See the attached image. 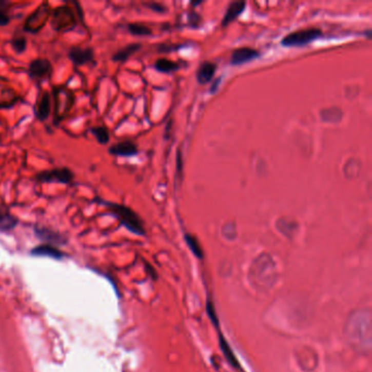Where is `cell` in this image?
<instances>
[{"label": "cell", "mask_w": 372, "mask_h": 372, "mask_svg": "<svg viewBox=\"0 0 372 372\" xmlns=\"http://www.w3.org/2000/svg\"><path fill=\"white\" fill-rule=\"evenodd\" d=\"M95 201H96L99 204L107 207L109 213L112 216H115V218L123 224L129 231H131L139 236L145 235L144 225L141 218L132 209H130V207H128L124 204L105 201L100 198L95 199Z\"/></svg>", "instance_id": "obj_1"}, {"label": "cell", "mask_w": 372, "mask_h": 372, "mask_svg": "<svg viewBox=\"0 0 372 372\" xmlns=\"http://www.w3.org/2000/svg\"><path fill=\"white\" fill-rule=\"evenodd\" d=\"M347 334L355 345L370 346L371 320L369 311H359L354 315L347 324Z\"/></svg>", "instance_id": "obj_2"}, {"label": "cell", "mask_w": 372, "mask_h": 372, "mask_svg": "<svg viewBox=\"0 0 372 372\" xmlns=\"http://www.w3.org/2000/svg\"><path fill=\"white\" fill-rule=\"evenodd\" d=\"M321 34H322L321 30L317 28H308L304 30H299L296 32L289 33L288 35H286L282 40L281 44L283 46H287V47L307 45L309 43L319 38L321 36Z\"/></svg>", "instance_id": "obj_3"}, {"label": "cell", "mask_w": 372, "mask_h": 372, "mask_svg": "<svg viewBox=\"0 0 372 372\" xmlns=\"http://www.w3.org/2000/svg\"><path fill=\"white\" fill-rule=\"evenodd\" d=\"M74 175L68 167H59L47 170H42L35 175V180L38 183H58L63 185H70L73 181Z\"/></svg>", "instance_id": "obj_4"}, {"label": "cell", "mask_w": 372, "mask_h": 372, "mask_svg": "<svg viewBox=\"0 0 372 372\" xmlns=\"http://www.w3.org/2000/svg\"><path fill=\"white\" fill-rule=\"evenodd\" d=\"M76 21L69 7H58L53 12L51 28L56 31L71 30L74 28Z\"/></svg>", "instance_id": "obj_5"}, {"label": "cell", "mask_w": 372, "mask_h": 372, "mask_svg": "<svg viewBox=\"0 0 372 372\" xmlns=\"http://www.w3.org/2000/svg\"><path fill=\"white\" fill-rule=\"evenodd\" d=\"M49 7L47 4H43L41 7L34 11L29 18L25 21L24 24V31L30 33H37L40 32L49 18Z\"/></svg>", "instance_id": "obj_6"}, {"label": "cell", "mask_w": 372, "mask_h": 372, "mask_svg": "<svg viewBox=\"0 0 372 372\" xmlns=\"http://www.w3.org/2000/svg\"><path fill=\"white\" fill-rule=\"evenodd\" d=\"M28 73L33 80H44L53 73V66L46 58L34 59L29 65Z\"/></svg>", "instance_id": "obj_7"}, {"label": "cell", "mask_w": 372, "mask_h": 372, "mask_svg": "<svg viewBox=\"0 0 372 372\" xmlns=\"http://www.w3.org/2000/svg\"><path fill=\"white\" fill-rule=\"evenodd\" d=\"M68 57L75 66H84L90 64L95 65V54L93 48L91 47L82 48L80 46H73L69 49Z\"/></svg>", "instance_id": "obj_8"}, {"label": "cell", "mask_w": 372, "mask_h": 372, "mask_svg": "<svg viewBox=\"0 0 372 372\" xmlns=\"http://www.w3.org/2000/svg\"><path fill=\"white\" fill-rule=\"evenodd\" d=\"M34 233H35V236L38 239L45 241L47 245H51V246L56 247V246H63V245L67 244V238L64 235H62V233H59L58 231L50 229L48 227L35 226L34 227Z\"/></svg>", "instance_id": "obj_9"}, {"label": "cell", "mask_w": 372, "mask_h": 372, "mask_svg": "<svg viewBox=\"0 0 372 372\" xmlns=\"http://www.w3.org/2000/svg\"><path fill=\"white\" fill-rule=\"evenodd\" d=\"M138 146L132 141H121L116 144H112L108 149V153L114 156H123V158H131L138 154Z\"/></svg>", "instance_id": "obj_10"}, {"label": "cell", "mask_w": 372, "mask_h": 372, "mask_svg": "<svg viewBox=\"0 0 372 372\" xmlns=\"http://www.w3.org/2000/svg\"><path fill=\"white\" fill-rule=\"evenodd\" d=\"M260 56L258 50L250 47H240L232 51L230 57V64L233 66H238L251 62V60Z\"/></svg>", "instance_id": "obj_11"}, {"label": "cell", "mask_w": 372, "mask_h": 372, "mask_svg": "<svg viewBox=\"0 0 372 372\" xmlns=\"http://www.w3.org/2000/svg\"><path fill=\"white\" fill-rule=\"evenodd\" d=\"M51 111V97L48 92H44L37 101L35 107V117L38 121H45Z\"/></svg>", "instance_id": "obj_12"}, {"label": "cell", "mask_w": 372, "mask_h": 372, "mask_svg": "<svg viewBox=\"0 0 372 372\" xmlns=\"http://www.w3.org/2000/svg\"><path fill=\"white\" fill-rule=\"evenodd\" d=\"M245 8H246V3L241 2V0H239V2L230 3L222 21L223 27H227L230 22L236 20L237 16L245 10Z\"/></svg>", "instance_id": "obj_13"}, {"label": "cell", "mask_w": 372, "mask_h": 372, "mask_svg": "<svg viewBox=\"0 0 372 372\" xmlns=\"http://www.w3.org/2000/svg\"><path fill=\"white\" fill-rule=\"evenodd\" d=\"M31 253L33 256H37V257H48V258L57 259V260H59V259H63L65 256L64 252L60 251L57 247L47 245V244L33 248Z\"/></svg>", "instance_id": "obj_14"}, {"label": "cell", "mask_w": 372, "mask_h": 372, "mask_svg": "<svg viewBox=\"0 0 372 372\" xmlns=\"http://www.w3.org/2000/svg\"><path fill=\"white\" fill-rule=\"evenodd\" d=\"M141 48V44L139 43H132V44H128L127 46L120 48L116 53L112 55L111 60L116 63H125L130 58L133 54H135L138 50Z\"/></svg>", "instance_id": "obj_15"}, {"label": "cell", "mask_w": 372, "mask_h": 372, "mask_svg": "<svg viewBox=\"0 0 372 372\" xmlns=\"http://www.w3.org/2000/svg\"><path fill=\"white\" fill-rule=\"evenodd\" d=\"M19 220L10 212L0 209V231H10L16 227Z\"/></svg>", "instance_id": "obj_16"}, {"label": "cell", "mask_w": 372, "mask_h": 372, "mask_svg": "<svg viewBox=\"0 0 372 372\" xmlns=\"http://www.w3.org/2000/svg\"><path fill=\"white\" fill-rule=\"evenodd\" d=\"M215 68H216V66L213 63H210V62L203 63L200 67H199L198 71H197L198 81L200 82L201 84L209 82L214 75Z\"/></svg>", "instance_id": "obj_17"}, {"label": "cell", "mask_w": 372, "mask_h": 372, "mask_svg": "<svg viewBox=\"0 0 372 372\" xmlns=\"http://www.w3.org/2000/svg\"><path fill=\"white\" fill-rule=\"evenodd\" d=\"M89 131L94 135V138L96 139V141L102 145L107 144L109 142V140H110L109 131H108V129L105 126L92 127V128H90Z\"/></svg>", "instance_id": "obj_18"}, {"label": "cell", "mask_w": 372, "mask_h": 372, "mask_svg": "<svg viewBox=\"0 0 372 372\" xmlns=\"http://www.w3.org/2000/svg\"><path fill=\"white\" fill-rule=\"evenodd\" d=\"M220 345H221V348H222V350H223L224 356L226 357V359L228 360V362L230 363V365H231L232 367L240 368V367H239V363H238V360H237V359H236V357H235V355H233V353H232L231 348L229 347L228 343H227L226 341H225V339H224V337H223L222 335H220Z\"/></svg>", "instance_id": "obj_19"}, {"label": "cell", "mask_w": 372, "mask_h": 372, "mask_svg": "<svg viewBox=\"0 0 372 372\" xmlns=\"http://www.w3.org/2000/svg\"><path fill=\"white\" fill-rule=\"evenodd\" d=\"M155 68L156 70L161 71V72H172L176 71L179 69V64L172 62V60H168L165 58L159 59L156 63H155Z\"/></svg>", "instance_id": "obj_20"}, {"label": "cell", "mask_w": 372, "mask_h": 372, "mask_svg": "<svg viewBox=\"0 0 372 372\" xmlns=\"http://www.w3.org/2000/svg\"><path fill=\"white\" fill-rule=\"evenodd\" d=\"M185 239H186V242H187L189 249L191 250L192 253L197 258L202 259L203 258V250H202L200 244H199L198 239L195 237H193L192 235H190V233H186Z\"/></svg>", "instance_id": "obj_21"}, {"label": "cell", "mask_w": 372, "mask_h": 372, "mask_svg": "<svg viewBox=\"0 0 372 372\" xmlns=\"http://www.w3.org/2000/svg\"><path fill=\"white\" fill-rule=\"evenodd\" d=\"M128 31L135 36H149L152 34V30L144 24L130 23L128 25Z\"/></svg>", "instance_id": "obj_22"}, {"label": "cell", "mask_w": 372, "mask_h": 372, "mask_svg": "<svg viewBox=\"0 0 372 372\" xmlns=\"http://www.w3.org/2000/svg\"><path fill=\"white\" fill-rule=\"evenodd\" d=\"M11 46L16 54H22L28 47V41L24 36H14L11 41Z\"/></svg>", "instance_id": "obj_23"}, {"label": "cell", "mask_w": 372, "mask_h": 372, "mask_svg": "<svg viewBox=\"0 0 372 372\" xmlns=\"http://www.w3.org/2000/svg\"><path fill=\"white\" fill-rule=\"evenodd\" d=\"M8 6H9L8 3L0 2V27H6L11 22V16L7 12Z\"/></svg>", "instance_id": "obj_24"}, {"label": "cell", "mask_w": 372, "mask_h": 372, "mask_svg": "<svg viewBox=\"0 0 372 372\" xmlns=\"http://www.w3.org/2000/svg\"><path fill=\"white\" fill-rule=\"evenodd\" d=\"M146 6H148L153 11H156V12L166 11V8L159 3H150V4H146Z\"/></svg>", "instance_id": "obj_25"}]
</instances>
